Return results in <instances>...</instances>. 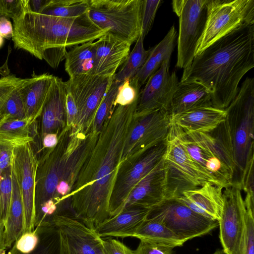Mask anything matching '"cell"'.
Returning a JSON list of instances; mask_svg holds the SVG:
<instances>
[{
    "instance_id": "1",
    "label": "cell",
    "mask_w": 254,
    "mask_h": 254,
    "mask_svg": "<svg viewBox=\"0 0 254 254\" xmlns=\"http://www.w3.org/2000/svg\"><path fill=\"white\" fill-rule=\"evenodd\" d=\"M138 98L114 107L79 172L71 194L73 215L95 228L109 217V200Z\"/></svg>"
},
{
    "instance_id": "2",
    "label": "cell",
    "mask_w": 254,
    "mask_h": 254,
    "mask_svg": "<svg viewBox=\"0 0 254 254\" xmlns=\"http://www.w3.org/2000/svg\"><path fill=\"white\" fill-rule=\"evenodd\" d=\"M99 132L66 127L54 147L41 151L36 175L34 228L52 223L56 215L72 214L71 194Z\"/></svg>"
},
{
    "instance_id": "3",
    "label": "cell",
    "mask_w": 254,
    "mask_h": 254,
    "mask_svg": "<svg viewBox=\"0 0 254 254\" xmlns=\"http://www.w3.org/2000/svg\"><path fill=\"white\" fill-rule=\"evenodd\" d=\"M254 67V24L236 29L196 55L180 81L201 83L211 94L212 107L225 110Z\"/></svg>"
},
{
    "instance_id": "4",
    "label": "cell",
    "mask_w": 254,
    "mask_h": 254,
    "mask_svg": "<svg viewBox=\"0 0 254 254\" xmlns=\"http://www.w3.org/2000/svg\"><path fill=\"white\" fill-rule=\"evenodd\" d=\"M13 21L14 47L22 49L56 68L68 49L93 42L108 31L100 29L87 13L76 18L59 17L28 10Z\"/></svg>"
},
{
    "instance_id": "5",
    "label": "cell",
    "mask_w": 254,
    "mask_h": 254,
    "mask_svg": "<svg viewBox=\"0 0 254 254\" xmlns=\"http://www.w3.org/2000/svg\"><path fill=\"white\" fill-rule=\"evenodd\" d=\"M170 130L209 182L223 188L232 183L235 166L225 119L209 132L185 131L171 124Z\"/></svg>"
},
{
    "instance_id": "6",
    "label": "cell",
    "mask_w": 254,
    "mask_h": 254,
    "mask_svg": "<svg viewBox=\"0 0 254 254\" xmlns=\"http://www.w3.org/2000/svg\"><path fill=\"white\" fill-rule=\"evenodd\" d=\"M225 121L234 163L232 182L240 185L254 163V78L247 77L225 110Z\"/></svg>"
},
{
    "instance_id": "7",
    "label": "cell",
    "mask_w": 254,
    "mask_h": 254,
    "mask_svg": "<svg viewBox=\"0 0 254 254\" xmlns=\"http://www.w3.org/2000/svg\"><path fill=\"white\" fill-rule=\"evenodd\" d=\"M143 0H89L87 15L98 28L131 45L141 35Z\"/></svg>"
},
{
    "instance_id": "8",
    "label": "cell",
    "mask_w": 254,
    "mask_h": 254,
    "mask_svg": "<svg viewBox=\"0 0 254 254\" xmlns=\"http://www.w3.org/2000/svg\"><path fill=\"white\" fill-rule=\"evenodd\" d=\"M207 17L195 55L242 26L254 24V0H207Z\"/></svg>"
},
{
    "instance_id": "9",
    "label": "cell",
    "mask_w": 254,
    "mask_h": 254,
    "mask_svg": "<svg viewBox=\"0 0 254 254\" xmlns=\"http://www.w3.org/2000/svg\"><path fill=\"white\" fill-rule=\"evenodd\" d=\"M167 141L164 156L165 199L177 198L183 191L196 189L209 182L170 129Z\"/></svg>"
},
{
    "instance_id": "10",
    "label": "cell",
    "mask_w": 254,
    "mask_h": 254,
    "mask_svg": "<svg viewBox=\"0 0 254 254\" xmlns=\"http://www.w3.org/2000/svg\"><path fill=\"white\" fill-rule=\"evenodd\" d=\"M167 139L138 157L120 162L109 200V217L120 212L130 192L136 184L163 158Z\"/></svg>"
},
{
    "instance_id": "11",
    "label": "cell",
    "mask_w": 254,
    "mask_h": 254,
    "mask_svg": "<svg viewBox=\"0 0 254 254\" xmlns=\"http://www.w3.org/2000/svg\"><path fill=\"white\" fill-rule=\"evenodd\" d=\"M147 218L160 221L185 242L218 226L217 221L198 214L176 198L164 199L151 208Z\"/></svg>"
},
{
    "instance_id": "12",
    "label": "cell",
    "mask_w": 254,
    "mask_h": 254,
    "mask_svg": "<svg viewBox=\"0 0 254 254\" xmlns=\"http://www.w3.org/2000/svg\"><path fill=\"white\" fill-rule=\"evenodd\" d=\"M171 126L169 111L158 109L135 115L127 136L121 161L135 158L168 137Z\"/></svg>"
},
{
    "instance_id": "13",
    "label": "cell",
    "mask_w": 254,
    "mask_h": 254,
    "mask_svg": "<svg viewBox=\"0 0 254 254\" xmlns=\"http://www.w3.org/2000/svg\"><path fill=\"white\" fill-rule=\"evenodd\" d=\"M241 185L223 188L224 204L218 221L219 239L225 254H244L246 206Z\"/></svg>"
},
{
    "instance_id": "14",
    "label": "cell",
    "mask_w": 254,
    "mask_h": 254,
    "mask_svg": "<svg viewBox=\"0 0 254 254\" xmlns=\"http://www.w3.org/2000/svg\"><path fill=\"white\" fill-rule=\"evenodd\" d=\"M113 80V77L87 74L69 77L65 82L66 91L71 94L78 111L74 127L90 131L97 109Z\"/></svg>"
},
{
    "instance_id": "15",
    "label": "cell",
    "mask_w": 254,
    "mask_h": 254,
    "mask_svg": "<svg viewBox=\"0 0 254 254\" xmlns=\"http://www.w3.org/2000/svg\"><path fill=\"white\" fill-rule=\"evenodd\" d=\"M207 0H182L177 40L178 68L186 69L192 63L204 31L207 17Z\"/></svg>"
},
{
    "instance_id": "16",
    "label": "cell",
    "mask_w": 254,
    "mask_h": 254,
    "mask_svg": "<svg viewBox=\"0 0 254 254\" xmlns=\"http://www.w3.org/2000/svg\"><path fill=\"white\" fill-rule=\"evenodd\" d=\"M38 158L31 143L13 148L11 167L21 192L24 214V233L34 230L35 194Z\"/></svg>"
},
{
    "instance_id": "17",
    "label": "cell",
    "mask_w": 254,
    "mask_h": 254,
    "mask_svg": "<svg viewBox=\"0 0 254 254\" xmlns=\"http://www.w3.org/2000/svg\"><path fill=\"white\" fill-rule=\"evenodd\" d=\"M179 82L176 72H170V61L164 62L140 91L135 115L162 109L170 112Z\"/></svg>"
},
{
    "instance_id": "18",
    "label": "cell",
    "mask_w": 254,
    "mask_h": 254,
    "mask_svg": "<svg viewBox=\"0 0 254 254\" xmlns=\"http://www.w3.org/2000/svg\"><path fill=\"white\" fill-rule=\"evenodd\" d=\"M52 223L60 232L64 254H99L103 239L72 214L56 215Z\"/></svg>"
},
{
    "instance_id": "19",
    "label": "cell",
    "mask_w": 254,
    "mask_h": 254,
    "mask_svg": "<svg viewBox=\"0 0 254 254\" xmlns=\"http://www.w3.org/2000/svg\"><path fill=\"white\" fill-rule=\"evenodd\" d=\"M66 89L65 82L54 76L40 116L39 145L48 134H60L66 127Z\"/></svg>"
},
{
    "instance_id": "20",
    "label": "cell",
    "mask_w": 254,
    "mask_h": 254,
    "mask_svg": "<svg viewBox=\"0 0 254 254\" xmlns=\"http://www.w3.org/2000/svg\"><path fill=\"white\" fill-rule=\"evenodd\" d=\"M95 57L90 74L113 77L129 54L131 44L108 32L94 42Z\"/></svg>"
},
{
    "instance_id": "21",
    "label": "cell",
    "mask_w": 254,
    "mask_h": 254,
    "mask_svg": "<svg viewBox=\"0 0 254 254\" xmlns=\"http://www.w3.org/2000/svg\"><path fill=\"white\" fill-rule=\"evenodd\" d=\"M164 173L163 157L133 188L119 213L131 206L150 209L163 200L165 199Z\"/></svg>"
},
{
    "instance_id": "22",
    "label": "cell",
    "mask_w": 254,
    "mask_h": 254,
    "mask_svg": "<svg viewBox=\"0 0 254 254\" xmlns=\"http://www.w3.org/2000/svg\"><path fill=\"white\" fill-rule=\"evenodd\" d=\"M223 190L206 182L199 188L183 191L176 199L198 214L218 222L224 204Z\"/></svg>"
},
{
    "instance_id": "23",
    "label": "cell",
    "mask_w": 254,
    "mask_h": 254,
    "mask_svg": "<svg viewBox=\"0 0 254 254\" xmlns=\"http://www.w3.org/2000/svg\"><path fill=\"white\" fill-rule=\"evenodd\" d=\"M226 116L225 110L203 107L171 116V124L185 131L209 132L225 120Z\"/></svg>"
},
{
    "instance_id": "24",
    "label": "cell",
    "mask_w": 254,
    "mask_h": 254,
    "mask_svg": "<svg viewBox=\"0 0 254 254\" xmlns=\"http://www.w3.org/2000/svg\"><path fill=\"white\" fill-rule=\"evenodd\" d=\"M150 209L131 206L109 217L95 228L101 237H128L147 218Z\"/></svg>"
},
{
    "instance_id": "25",
    "label": "cell",
    "mask_w": 254,
    "mask_h": 254,
    "mask_svg": "<svg viewBox=\"0 0 254 254\" xmlns=\"http://www.w3.org/2000/svg\"><path fill=\"white\" fill-rule=\"evenodd\" d=\"M54 77L48 73L35 75L25 78L21 85L26 118L34 123L42 113Z\"/></svg>"
},
{
    "instance_id": "26",
    "label": "cell",
    "mask_w": 254,
    "mask_h": 254,
    "mask_svg": "<svg viewBox=\"0 0 254 254\" xmlns=\"http://www.w3.org/2000/svg\"><path fill=\"white\" fill-rule=\"evenodd\" d=\"M211 94L201 83L194 80L178 82L172 98L171 116L203 107L212 106Z\"/></svg>"
},
{
    "instance_id": "27",
    "label": "cell",
    "mask_w": 254,
    "mask_h": 254,
    "mask_svg": "<svg viewBox=\"0 0 254 254\" xmlns=\"http://www.w3.org/2000/svg\"><path fill=\"white\" fill-rule=\"evenodd\" d=\"M177 31L172 26L164 38L155 46L151 48L148 57L143 65L132 78L140 87L156 72L162 64L170 61L176 45Z\"/></svg>"
},
{
    "instance_id": "28",
    "label": "cell",
    "mask_w": 254,
    "mask_h": 254,
    "mask_svg": "<svg viewBox=\"0 0 254 254\" xmlns=\"http://www.w3.org/2000/svg\"><path fill=\"white\" fill-rule=\"evenodd\" d=\"M12 194L9 211L5 225L3 247L10 248L23 233L24 214L21 192L11 166Z\"/></svg>"
},
{
    "instance_id": "29",
    "label": "cell",
    "mask_w": 254,
    "mask_h": 254,
    "mask_svg": "<svg viewBox=\"0 0 254 254\" xmlns=\"http://www.w3.org/2000/svg\"><path fill=\"white\" fill-rule=\"evenodd\" d=\"M129 237L141 241L170 246L181 247L186 243L160 221L147 218L132 233Z\"/></svg>"
},
{
    "instance_id": "30",
    "label": "cell",
    "mask_w": 254,
    "mask_h": 254,
    "mask_svg": "<svg viewBox=\"0 0 254 254\" xmlns=\"http://www.w3.org/2000/svg\"><path fill=\"white\" fill-rule=\"evenodd\" d=\"M34 230L38 242L33 250L23 253L13 246L8 254H64L60 232L53 223L42 224Z\"/></svg>"
},
{
    "instance_id": "31",
    "label": "cell",
    "mask_w": 254,
    "mask_h": 254,
    "mask_svg": "<svg viewBox=\"0 0 254 254\" xmlns=\"http://www.w3.org/2000/svg\"><path fill=\"white\" fill-rule=\"evenodd\" d=\"M95 57L94 42H89L69 49L65 57V70L69 77L90 74Z\"/></svg>"
},
{
    "instance_id": "32",
    "label": "cell",
    "mask_w": 254,
    "mask_h": 254,
    "mask_svg": "<svg viewBox=\"0 0 254 254\" xmlns=\"http://www.w3.org/2000/svg\"><path fill=\"white\" fill-rule=\"evenodd\" d=\"M34 124L26 118L6 121L0 125V143L12 148L31 143L30 127Z\"/></svg>"
},
{
    "instance_id": "33",
    "label": "cell",
    "mask_w": 254,
    "mask_h": 254,
    "mask_svg": "<svg viewBox=\"0 0 254 254\" xmlns=\"http://www.w3.org/2000/svg\"><path fill=\"white\" fill-rule=\"evenodd\" d=\"M144 39L141 34L127 59L119 71L113 76L114 80L122 82L131 79L143 65L151 51V49L148 50L144 49Z\"/></svg>"
},
{
    "instance_id": "34",
    "label": "cell",
    "mask_w": 254,
    "mask_h": 254,
    "mask_svg": "<svg viewBox=\"0 0 254 254\" xmlns=\"http://www.w3.org/2000/svg\"><path fill=\"white\" fill-rule=\"evenodd\" d=\"M89 0H50L41 14L63 18H76L86 14Z\"/></svg>"
},
{
    "instance_id": "35",
    "label": "cell",
    "mask_w": 254,
    "mask_h": 254,
    "mask_svg": "<svg viewBox=\"0 0 254 254\" xmlns=\"http://www.w3.org/2000/svg\"><path fill=\"white\" fill-rule=\"evenodd\" d=\"M123 82L113 80L101 101L93 119L89 131L99 132L104 123L110 117L114 110V103L119 88Z\"/></svg>"
},
{
    "instance_id": "36",
    "label": "cell",
    "mask_w": 254,
    "mask_h": 254,
    "mask_svg": "<svg viewBox=\"0 0 254 254\" xmlns=\"http://www.w3.org/2000/svg\"><path fill=\"white\" fill-rule=\"evenodd\" d=\"M25 78L23 80H25ZM22 81L12 91L4 107L0 125L10 120H22L26 118L24 104L21 94Z\"/></svg>"
},
{
    "instance_id": "37",
    "label": "cell",
    "mask_w": 254,
    "mask_h": 254,
    "mask_svg": "<svg viewBox=\"0 0 254 254\" xmlns=\"http://www.w3.org/2000/svg\"><path fill=\"white\" fill-rule=\"evenodd\" d=\"M140 87L132 78L123 82L119 88L114 106H127L133 103L139 97Z\"/></svg>"
},
{
    "instance_id": "38",
    "label": "cell",
    "mask_w": 254,
    "mask_h": 254,
    "mask_svg": "<svg viewBox=\"0 0 254 254\" xmlns=\"http://www.w3.org/2000/svg\"><path fill=\"white\" fill-rule=\"evenodd\" d=\"M161 0H143L141 34L144 38L152 26Z\"/></svg>"
},
{
    "instance_id": "39",
    "label": "cell",
    "mask_w": 254,
    "mask_h": 254,
    "mask_svg": "<svg viewBox=\"0 0 254 254\" xmlns=\"http://www.w3.org/2000/svg\"><path fill=\"white\" fill-rule=\"evenodd\" d=\"M244 202L246 209L244 254H254V202Z\"/></svg>"
},
{
    "instance_id": "40",
    "label": "cell",
    "mask_w": 254,
    "mask_h": 254,
    "mask_svg": "<svg viewBox=\"0 0 254 254\" xmlns=\"http://www.w3.org/2000/svg\"><path fill=\"white\" fill-rule=\"evenodd\" d=\"M24 79L12 74L0 79V121L7 100L14 89L23 81Z\"/></svg>"
},
{
    "instance_id": "41",
    "label": "cell",
    "mask_w": 254,
    "mask_h": 254,
    "mask_svg": "<svg viewBox=\"0 0 254 254\" xmlns=\"http://www.w3.org/2000/svg\"><path fill=\"white\" fill-rule=\"evenodd\" d=\"M26 3V0H0V16L15 20L23 14Z\"/></svg>"
},
{
    "instance_id": "42",
    "label": "cell",
    "mask_w": 254,
    "mask_h": 254,
    "mask_svg": "<svg viewBox=\"0 0 254 254\" xmlns=\"http://www.w3.org/2000/svg\"><path fill=\"white\" fill-rule=\"evenodd\" d=\"M170 246L140 241L134 254H176Z\"/></svg>"
},
{
    "instance_id": "43",
    "label": "cell",
    "mask_w": 254,
    "mask_h": 254,
    "mask_svg": "<svg viewBox=\"0 0 254 254\" xmlns=\"http://www.w3.org/2000/svg\"><path fill=\"white\" fill-rule=\"evenodd\" d=\"M38 242V235L35 230L23 233L14 243L19 251L28 253L34 249Z\"/></svg>"
},
{
    "instance_id": "44",
    "label": "cell",
    "mask_w": 254,
    "mask_h": 254,
    "mask_svg": "<svg viewBox=\"0 0 254 254\" xmlns=\"http://www.w3.org/2000/svg\"><path fill=\"white\" fill-rule=\"evenodd\" d=\"M103 247L107 254H134V251L115 239L103 240Z\"/></svg>"
},
{
    "instance_id": "45",
    "label": "cell",
    "mask_w": 254,
    "mask_h": 254,
    "mask_svg": "<svg viewBox=\"0 0 254 254\" xmlns=\"http://www.w3.org/2000/svg\"><path fill=\"white\" fill-rule=\"evenodd\" d=\"M66 108L67 127L74 126L77 118L78 111L71 94L67 91L66 97Z\"/></svg>"
},
{
    "instance_id": "46",
    "label": "cell",
    "mask_w": 254,
    "mask_h": 254,
    "mask_svg": "<svg viewBox=\"0 0 254 254\" xmlns=\"http://www.w3.org/2000/svg\"><path fill=\"white\" fill-rule=\"evenodd\" d=\"M13 149L0 143V175L11 167Z\"/></svg>"
},
{
    "instance_id": "47",
    "label": "cell",
    "mask_w": 254,
    "mask_h": 254,
    "mask_svg": "<svg viewBox=\"0 0 254 254\" xmlns=\"http://www.w3.org/2000/svg\"><path fill=\"white\" fill-rule=\"evenodd\" d=\"M50 0H26V8L31 12L41 13Z\"/></svg>"
},
{
    "instance_id": "48",
    "label": "cell",
    "mask_w": 254,
    "mask_h": 254,
    "mask_svg": "<svg viewBox=\"0 0 254 254\" xmlns=\"http://www.w3.org/2000/svg\"><path fill=\"white\" fill-rule=\"evenodd\" d=\"M0 34L3 38L9 39L13 35V28L11 22L5 17L0 16Z\"/></svg>"
},
{
    "instance_id": "49",
    "label": "cell",
    "mask_w": 254,
    "mask_h": 254,
    "mask_svg": "<svg viewBox=\"0 0 254 254\" xmlns=\"http://www.w3.org/2000/svg\"><path fill=\"white\" fill-rule=\"evenodd\" d=\"M212 254H225L224 253L222 250L217 249Z\"/></svg>"
},
{
    "instance_id": "50",
    "label": "cell",
    "mask_w": 254,
    "mask_h": 254,
    "mask_svg": "<svg viewBox=\"0 0 254 254\" xmlns=\"http://www.w3.org/2000/svg\"><path fill=\"white\" fill-rule=\"evenodd\" d=\"M3 38L1 36V35L0 34V48L2 47L3 44Z\"/></svg>"
},
{
    "instance_id": "51",
    "label": "cell",
    "mask_w": 254,
    "mask_h": 254,
    "mask_svg": "<svg viewBox=\"0 0 254 254\" xmlns=\"http://www.w3.org/2000/svg\"><path fill=\"white\" fill-rule=\"evenodd\" d=\"M99 254H107L103 247L100 250L99 252Z\"/></svg>"
}]
</instances>
